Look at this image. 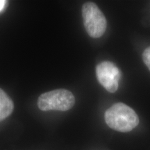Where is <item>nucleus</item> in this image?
Instances as JSON below:
<instances>
[{
    "label": "nucleus",
    "mask_w": 150,
    "mask_h": 150,
    "mask_svg": "<svg viewBox=\"0 0 150 150\" xmlns=\"http://www.w3.org/2000/svg\"><path fill=\"white\" fill-rule=\"evenodd\" d=\"M142 59L148 69L150 70V47L146 48L142 54Z\"/></svg>",
    "instance_id": "6"
},
{
    "label": "nucleus",
    "mask_w": 150,
    "mask_h": 150,
    "mask_svg": "<svg viewBox=\"0 0 150 150\" xmlns=\"http://www.w3.org/2000/svg\"><path fill=\"white\" fill-rule=\"evenodd\" d=\"M75 104L74 95L65 89H57L42 94L38 99V106L41 110L66 111Z\"/></svg>",
    "instance_id": "2"
},
{
    "label": "nucleus",
    "mask_w": 150,
    "mask_h": 150,
    "mask_svg": "<svg viewBox=\"0 0 150 150\" xmlns=\"http://www.w3.org/2000/svg\"><path fill=\"white\" fill-rule=\"evenodd\" d=\"M105 122L119 132H129L138 126L139 117L135 110L124 103H116L105 112Z\"/></svg>",
    "instance_id": "1"
},
{
    "label": "nucleus",
    "mask_w": 150,
    "mask_h": 150,
    "mask_svg": "<svg viewBox=\"0 0 150 150\" xmlns=\"http://www.w3.org/2000/svg\"><path fill=\"white\" fill-rule=\"evenodd\" d=\"M6 4V1H4V0H0V12L4 8Z\"/></svg>",
    "instance_id": "7"
},
{
    "label": "nucleus",
    "mask_w": 150,
    "mask_h": 150,
    "mask_svg": "<svg viewBox=\"0 0 150 150\" xmlns=\"http://www.w3.org/2000/svg\"><path fill=\"white\" fill-rule=\"evenodd\" d=\"M96 76L99 83L109 93L117 91L122 77L120 69L110 61H103L96 67Z\"/></svg>",
    "instance_id": "4"
},
{
    "label": "nucleus",
    "mask_w": 150,
    "mask_h": 150,
    "mask_svg": "<svg viewBox=\"0 0 150 150\" xmlns=\"http://www.w3.org/2000/svg\"><path fill=\"white\" fill-rule=\"evenodd\" d=\"M14 104L8 95L0 88V121L8 117L12 113Z\"/></svg>",
    "instance_id": "5"
},
{
    "label": "nucleus",
    "mask_w": 150,
    "mask_h": 150,
    "mask_svg": "<svg viewBox=\"0 0 150 150\" xmlns=\"http://www.w3.org/2000/svg\"><path fill=\"white\" fill-rule=\"evenodd\" d=\"M82 17L84 27L88 34L93 38H98L104 35L107 27L106 17L93 2L85 3L82 6Z\"/></svg>",
    "instance_id": "3"
}]
</instances>
